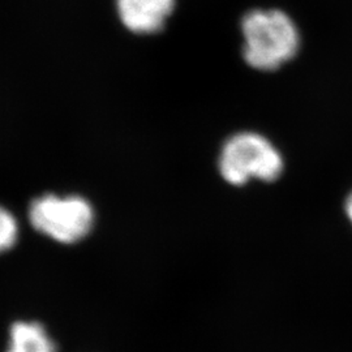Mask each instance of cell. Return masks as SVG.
<instances>
[{
	"instance_id": "277c9868",
	"label": "cell",
	"mask_w": 352,
	"mask_h": 352,
	"mask_svg": "<svg viewBox=\"0 0 352 352\" xmlns=\"http://www.w3.org/2000/svg\"><path fill=\"white\" fill-rule=\"evenodd\" d=\"M175 0H116L122 24L136 34H154L164 29Z\"/></svg>"
},
{
	"instance_id": "6da1fadb",
	"label": "cell",
	"mask_w": 352,
	"mask_h": 352,
	"mask_svg": "<svg viewBox=\"0 0 352 352\" xmlns=\"http://www.w3.org/2000/svg\"><path fill=\"white\" fill-rule=\"evenodd\" d=\"M243 56L252 68L276 71L294 59L300 47L299 30L287 13L253 10L241 20Z\"/></svg>"
},
{
	"instance_id": "8992f818",
	"label": "cell",
	"mask_w": 352,
	"mask_h": 352,
	"mask_svg": "<svg viewBox=\"0 0 352 352\" xmlns=\"http://www.w3.org/2000/svg\"><path fill=\"white\" fill-rule=\"evenodd\" d=\"M19 222L8 209L0 206V253L10 251L19 239Z\"/></svg>"
},
{
	"instance_id": "52a82bcc",
	"label": "cell",
	"mask_w": 352,
	"mask_h": 352,
	"mask_svg": "<svg viewBox=\"0 0 352 352\" xmlns=\"http://www.w3.org/2000/svg\"><path fill=\"white\" fill-rule=\"evenodd\" d=\"M344 213L347 215V219H349V222L351 223L352 226V190L350 192L349 197L346 199V202H344Z\"/></svg>"
},
{
	"instance_id": "5b68a950",
	"label": "cell",
	"mask_w": 352,
	"mask_h": 352,
	"mask_svg": "<svg viewBox=\"0 0 352 352\" xmlns=\"http://www.w3.org/2000/svg\"><path fill=\"white\" fill-rule=\"evenodd\" d=\"M7 352H58L46 329L36 321H17L10 329Z\"/></svg>"
},
{
	"instance_id": "7a4b0ae2",
	"label": "cell",
	"mask_w": 352,
	"mask_h": 352,
	"mask_svg": "<svg viewBox=\"0 0 352 352\" xmlns=\"http://www.w3.org/2000/svg\"><path fill=\"white\" fill-rule=\"evenodd\" d=\"M283 167V157L277 148L254 132H240L227 140L218 160L223 180L236 187L252 179L274 182Z\"/></svg>"
},
{
	"instance_id": "3957f363",
	"label": "cell",
	"mask_w": 352,
	"mask_h": 352,
	"mask_svg": "<svg viewBox=\"0 0 352 352\" xmlns=\"http://www.w3.org/2000/svg\"><path fill=\"white\" fill-rule=\"evenodd\" d=\"M29 222L38 232L62 244L87 238L94 225V209L81 196L45 195L29 205Z\"/></svg>"
}]
</instances>
